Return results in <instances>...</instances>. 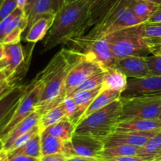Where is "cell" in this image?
<instances>
[{"label":"cell","mask_w":161,"mask_h":161,"mask_svg":"<svg viewBox=\"0 0 161 161\" xmlns=\"http://www.w3.org/2000/svg\"><path fill=\"white\" fill-rule=\"evenodd\" d=\"M96 3V0H75L64 3L55 15L53 25L43 39L42 52L83 36L94 24Z\"/></svg>","instance_id":"cell-1"},{"label":"cell","mask_w":161,"mask_h":161,"mask_svg":"<svg viewBox=\"0 0 161 161\" xmlns=\"http://www.w3.org/2000/svg\"><path fill=\"white\" fill-rule=\"evenodd\" d=\"M143 23L127 7V0H113V3L100 17L94 20V26L82 37L86 39H97L106 37L111 33Z\"/></svg>","instance_id":"cell-2"},{"label":"cell","mask_w":161,"mask_h":161,"mask_svg":"<svg viewBox=\"0 0 161 161\" xmlns=\"http://www.w3.org/2000/svg\"><path fill=\"white\" fill-rule=\"evenodd\" d=\"M121 115L122 102L119 98L80 119L75 126L74 134L90 135L105 140L116 131Z\"/></svg>","instance_id":"cell-3"},{"label":"cell","mask_w":161,"mask_h":161,"mask_svg":"<svg viewBox=\"0 0 161 161\" xmlns=\"http://www.w3.org/2000/svg\"><path fill=\"white\" fill-rule=\"evenodd\" d=\"M116 60L128 56L146 57L160 48L146 39L130 36L119 30L105 37Z\"/></svg>","instance_id":"cell-4"},{"label":"cell","mask_w":161,"mask_h":161,"mask_svg":"<svg viewBox=\"0 0 161 161\" xmlns=\"http://www.w3.org/2000/svg\"><path fill=\"white\" fill-rule=\"evenodd\" d=\"M67 44L71 50L84 53L104 69L114 66L116 60L105 38L97 39H86L82 36L70 39Z\"/></svg>","instance_id":"cell-5"},{"label":"cell","mask_w":161,"mask_h":161,"mask_svg":"<svg viewBox=\"0 0 161 161\" xmlns=\"http://www.w3.org/2000/svg\"><path fill=\"white\" fill-rule=\"evenodd\" d=\"M120 120L127 119H158L161 109V96L122 97Z\"/></svg>","instance_id":"cell-6"},{"label":"cell","mask_w":161,"mask_h":161,"mask_svg":"<svg viewBox=\"0 0 161 161\" xmlns=\"http://www.w3.org/2000/svg\"><path fill=\"white\" fill-rule=\"evenodd\" d=\"M44 83L35 79L30 84L29 89L20 100L7 124L0 130V140L4 138L17 124L36 111L43 91Z\"/></svg>","instance_id":"cell-7"},{"label":"cell","mask_w":161,"mask_h":161,"mask_svg":"<svg viewBox=\"0 0 161 161\" xmlns=\"http://www.w3.org/2000/svg\"><path fill=\"white\" fill-rule=\"evenodd\" d=\"M104 148V140L90 135L74 134L70 140L64 141L63 154L67 158L77 156L102 159Z\"/></svg>","instance_id":"cell-8"},{"label":"cell","mask_w":161,"mask_h":161,"mask_svg":"<svg viewBox=\"0 0 161 161\" xmlns=\"http://www.w3.org/2000/svg\"><path fill=\"white\" fill-rule=\"evenodd\" d=\"M102 71H104V69L98 63L85 54L84 58L71 69L66 79L61 95L59 96L56 102V106L60 105L62 102L63 99L69 95L79 85L81 84L84 80L94 74Z\"/></svg>","instance_id":"cell-9"},{"label":"cell","mask_w":161,"mask_h":161,"mask_svg":"<svg viewBox=\"0 0 161 161\" xmlns=\"http://www.w3.org/2000/svg\"><path fill=\"white\" fill-rule=\"evenodd\" d=\"M161 96V76L148 75L143 78H127L122 97H154Z\"/></svg>","instance_id":"cell-10"},{"label":"cell","mask_w":161,"mask_h":161,"mask_svg":"<svg viewBox=\"0 0 161 161\" xmlns=\"http://www.w3.org/2000/svg\"><path fill=\"white\" fill-rule=\"evenodd\" d=\"M4 50L5 69L9 77L18 82L19 73L22 69H28V66H25V55L21 44L20 42L4 44Z\"/></svg>","instance_id":"cell-11"},{"label":"cell","mask_w":161,"mask_h":161,"mask_svg":"<svg viewBox=\"0 0 161 161\" xmlns=\"http://www.w3.org/2000/svg\"><path fill=\"white\" fill-rule=\"evenodd\" d=\"M29 85H17L0 99V130L7 124L14 110L27 91Z\"/></svg>","instance_id":"cell-12"},{"label":"cell","mask_w":161,"mask_h":161,"mask_svg":"<svg viewBox=\"0 0 161 161\" xmlns=\"http://www.w3.org/2000/svg\"><path fill=\"white\" fill-rule=\"evenodd\" d=\"M159 130L146 132H113L104 140L105 148L110 146L128 145L142 147L148 140L153 137Z\"/></svg>","instance_id":"cell-13"},{"label":"cell","mask_w":161,"mask_h":161,"mask_svg":"<svg viewBox=\"0 0 161 161\" xmlns=\"http://www.w3.org/2000/svg\"><path fill=\"white\" fill-rule=\"evenodd\" d=\"M114 67L127 78H143L150 75L145 57L128 56L116 60Z\"/></svg>","instance_id":"cell-14"},{"label":"cell","mask_w":161,"mask_h":161,"mask_svg":"<svg viewBox=\"0 0 161 161\" xmlns=\"http://www.w3.org/2000/svg\"><path fill=\"white\" fill-rule=\"evenodd\" d=\"M121 31L130 36L146 39L153 45L161 48V24L143 22Z\"/></svg>","instance_id":"cell-15"},{"label":"cell","mask_w":161,"mask_h":161,"mask_svg":"<svg viewBox=\"0 0 161 161\" xmlns=\"http://www.w3.org/2000/svg\"><path fill=\"white\" fill-rule=\"evenodd\" d=\"M40 116V114L39 113L35 111L28 117H26L25 119L20 121L18 124H17L9 134L1 140L3 144V149L8 152L17 138L31 130L36 125H38Z\"/></svg>","instance_id":"cell-16"},{"label":"cell","mask_w":161,"mask_h":161,"mask_svg":"<svg viewBox=\"0 0 161 161\" xmlns=\"http://www.w3.org/2000/svg\"><path fill=\"white\" fill-rule=\"evenodd\" d=\"M161 130L159 119H127L120 120L116 128V132H146Z\"/></svg>","instance_id":"cell-17"},{"label":"cell","mask_w":161,"mask_h":161,"mask_svg":"<svg viewBox=\"0 0 161 161\" xmlns=\"http://www.w3.org/2000/svg\"><path fill=\"white\" fill-rule=\"evenodd\" d=\"M103 90L102 86H98V87L95 88L93 90H88V91H78V92L75 93V94H72L69 97H72L73 99L74 102L75 103L77 106L76 112L75 114L73 115L70 119L75 126L78 124L79 121L80 120L83 115L84 114L86 110L91 105V102L94 101L96 96ZM67 97V96H66Z\"/></svg>","instance_id":"cell-18"},{"label":"cell","mask_w":161,"mask_h":161,"mask_svg":"<svg viewBox=\"0 0 161 161\" xmlns=\"http://www.w3.org/2000/svg\"><path fill=\"white\" fill-rule=\"evenodd\" d=\"M65 0H36L28 15V30L32 24L41 17L47 14H56L62 8Z\"/></svg>","instance_id":"cell-19"},{"label":"cell","mask_w":161,"mask_h":161,"mask_svg":"<svg viewBox=\"0 0 161 161\" xmlns=\"http://www.w3.org/2000/svg\"><path fill=\"white\" fill-rule=\"evenodd\" d=\"M55 15L56 14H47L39 17L28 29L25 36L27 42L36 43L43 39L53 25Z\"/></svg>","instance_id":"cell-20"},{"label":"cell","mask_w":161,"mask_h":161,"mask_svg":"<svg viewBox=\"0 0 161 161\" xmlns=\"http://www.w3.org/2000/svg\"><path fill=\"white\" fill-rule=\"evenodd\" d=\"M127 83V77L114 66L104 69L103 90H113L122 93L125 90Z\"/></svg>","instance_id":"cell-21"},{"label":"cell","mask_w":161,"mask_h":161,"mask_svg":"<svg viewBox=\"0 0 161 161\" xmlns=\"http://www.w3.org/2000/svg\"><path fill=\"white\" fill-rule=\"evenodd\" d=\"M121 92L118 91H113V90H102L94 99L87 109L86 110L84 114L81 117V119L86 117L88 115L107 106L108 105L111 104L112 102H115L116 100L120 98Z\"/></svg>","instance_id":"cell-22"},{"label":"cell","mask_w":161,"mask_h":161,"mask_svg":"<svg viewBox=\"0 0 161 161\" xmlns=\"http://www.w3.org/2000/svg\"><path fill=\"white\" fill-rule=\"evenodd\" d=\"M127 7L142 22H147L149 17L160 6L142 0H127Z\"/></svg>","instance_id":"cell-23"},{"label":"cell","mask_w":161,"mask_h":161,"mask_svg":"<svg viewBox=\"0 0 161 161\" xmlns=\"http://www.w3.org/2000/svg\"><path fill=\"white\" fill-rule=\"evenodd\" d=\"M75 124L69 118L64 117L59 122L50 126L44 130L59 139L68 141V140H70L73 136L75 133Z\"/></svg>","instance_id":"cell-24"},{"label":"cell","mask_w":161,"mask_h":161,"mask_svg":"<svg viewBox=\"0 0 161 161\" xmlns=\"http://www.w3.org/2000/svg\"><path fill=\"white\" fill-rule=\"evenodd\" d=\"M161 151V130L139 148L137 156L144 161H153Z\"/></svg>","instance_id":"cell-25"},{"label":"cell","mask_w":161,"mask_h":161,"mask_svg":"<svg viewBox=\"0 0 161 161\" xmlns=\"http://www.w3.org/2000/svg\"><path fill=\"white\" fill-rule=\"evenodd\" d=\"M40 143L42 156L63 153L64 141L53 136L46 130L40 132Z\"/></svg>","instance_id":"cell-26"},{"label":"cell","mask_w":161,"mask_h":161,"mask_svg":"<svg viewBox=\"0 0 161 161\" xmlns=\"http://www.w3.org/2000/svg\"><path fill=\"white\" fill-rule=\"evenodd\" d=\"M64 117H66L65 112L61 103L58 106L47 110L43 114L41 115L40 119H39V124H38L39 131H43L47 127L57 124Z\"/></svg>","instance_id":"cell-27"},{"label":"cell","mask_w":161,"mask_h":161,"mask_svg":"<svg viewBox=\"0 0 161 161\" xmlns=\"http://www.w3.org/2000/svg\"><path fill=\"white\" fill-rule=\"evenodd\" d=\"M9 155H25L28 157L40 158L41 153V143H40V133L36 134L29 141L25 144L16 149L7 152Z\"/></svg>","instance_id":"cell-28"},{"label":"cell","mask_w":161,"mask_h":161,"mask_svg":"<svg viewBox=\"0 0 161 161\" xmlns=\"http://www.w3.org/2000/svg\"><path fill=\"white\" fill-rule=\"evenodd\" d=\"M139 148L138 146L128 145H119L104 148L102 153V159L105 161L113 157L122 156H137Z\"/></svg>","instance_id":"cell-29"},{"label":"cell","mask_w":161,"mask_h":161,"mask_svg":"<svg viewBox=\"0 0 161 161\" xmlns=\"http://www.w3.org/2000/svg\"><path fill=\"white\" fill-rule=\"evenodd\" d=\"M103 80L104 71H102V72H97V73L94 74L93 75L90 76L89 78L86 79V80H84V81H83L81 84L79 85L76 88H75V89H74L68 96L72 95V94H75V93L78 92V91L93 90L98 87V86H102Z\"/></svg>","instance_id":"cell-30"},{"label":"cell","mask_w":161,"mask_h":161,"mask_svg":"<svg viewBox=\"0 0 161 161\" xmlns=\"http://www.w3.org/2000/svg\"><path fill=\"white\" fill-rule=\"evenodd\" d=\"M149 73L153 75L161 76V56L157 53H153L150 56L145 57Z\"/></svg>","instance_id":"cell-31"},{"label":"cell","mask_w":161,"mask_h":161,"mask_svg":"<svg viewBox=\"0 0 161 161\" xmlns=\"http://www.w3.org/2000/svg\"><path fill=\"white\" fill-rule=\"evenodd\" d=\"M38 133H40V131H39V127H38V125H36V127H35L34 128L31 129V130H29L28 132L24 134V135H22L21 136L19 137L18 138H17L16 141L14 142V144L11 146L10 149H9V150L8 151V152H10V151L14 150V149H16L17 148L23 146L24 144H25L27 142L29 141L33 136H35V135Z\"/></svg>","instance_id":"cell-32"},{"label":"cell","mask_w":161,"mask_h":161,"mask_svg":"<svg viewBox=\"0 0 161 161\" xmlns=\"http://www.w3.org/2000/svg\"><path fill=\"white\" fill-rule=\"evenodd\" d=\"M17 8V0H4L0 7V21L13 14Z\"/></svg>","instance_id":"cell-33"},{"label":"cell","mask_w":161,"mask_h":161,"mask_svg":"<svg viewBox=\"0 0 161 161\" xmlns=\"http://www.w3.org/2000/svg\"><path fill=\"white\" fill-rule=\"evenodd\" d=\"M26 30V28L23 26H18L17 28L11 30L9 33L6 36L4 40H3V44H9V43H17L20 42L21 34Z\"/></svg>","instance_id":"cell-34"},{"label":"cell","mask_w":161,"mask_h":161,"mask_svg":"<svg viewBox=\"0 0 161 161\" xmlns=\"http://www.w3.org/2000/svg\"><path fill=\"white\" fill-rule=\"evenodd\" d=\"M61 104H62L63 107H64L66 117L71 119L73 116V115L75 114L77 109V106L75 102H74L73 99L71 97H69V96H67V97H65L63 99Z\"/></svg>","instance_id":"cell-35"},{"label":"cell","mask_w":161,"mask_h":161,"mask_svg":"<svg viewBox=\"0 0 161 161\" xmlns=\"http://www.w3.org/2000/svg\"><path fill=\"white\" fill-rule=\"evenodd\" d=\"M18 85V83L12 78H8L2 83H0V99L9 93L14 86Z\"/></svg>","instance_id":"cell-36"},{"label":"cell","mask_w":161,"mask_h":161,"mask_svg":"<svg viewBox=\"0 0 161 161\" xmlns=\"http://www.w3.org/2000/svg\"><path fill=\"white\" fill-rule=\"evenodd\" d=\"M67 157L63 153L50 154V155L41 156L39 161H66Z\"/></svg>","instance_id":"cell-37"},{"label":"cell","mask_w":161,"mask_h":161,"mask_svg":"<svg viewBox=\"0 0 161 161\" xmlns=\"http://www.w3.org/2000/svg\"><path fill=\"white\" fill-rule=\"evenodd\" d=\"M9 161H39V158L25 155H9Z\"/></svg>","instance_id":"cell-38"},{"label":"cell","mask_w":161,"mask_h":161,"mask_svg":"<svg viewBox=\"0 0 161 161\" xmlns=\"http://www.w3.org/2000/svg\"><path fill=\"white\" fill-rule=\"evenodd\" d=\"M105 161H144L138 156H122V157H113Z\"/></svg>","instance_id":"cell-39"},{"label":"cell","mask_w":161,"mask_h":161,"mask_svg":"<svg viewBox=\"0 0 161 161\" xmlns=\"http://www.w3.org/2000/svg\"><path fill=\"white\" fill-rule=\"evenodd\" d=\"M147 22L161 24V5L159 6L158 9L153 13V14L149 17V19L148 20Z\"/></svg>","instance_id":"cell-40"},{"label":"cell","mask_w":161,"mask_h":161,"mask_svg":"<svg viewBox=\"0 0 161 161\" xmlns=\"http://www.w3.org/2000/svg\"><path fill=\"white\" fill-rule=\"evenodd\" d=\"M66 161H104L102 159L92 158V157H71L67 158Z\"/></svg>","instance_id":"cell-41"},{"label":"cell","mask_w":161,"mask_h":161,"mask_svg":"<svg viewBox=\"0 0 161 161\" xmlns=\"http://www.w3.org/2000/svg\"><path fill=\"white\" fill-rule=\"evenodd\" d=\"M36 1V0H27L26 6H25V10H24V12H25V14L26 15V17H28V14H29L30 10L31 9V8H32L33 5H34L35 2Z\"/></svg>","instance_id":"cell-42"},{"label":"cell","mask_w":161,"mask_h":161,"mask_svg":"<svg viewBox=\"0 0 161 161\" xmlns=\"http://www.w3.org/2000/svg\"><path fill=\"white\" fill-rule=\"evenodd\" d=\"M9 75H8L7 72L5 69H1L0 70V83H2L3 82H4L5 80H7L9 78Z\"/></svg>","instance_id":"cell-43"},{"label":"cell","mask_w":161,"mask_h":161,"mask_svg":"<svg viewBox=\"0 0 161 161\" xmlns=\"http://www.w3.org/2000/svg\"><path fill=\"white\" fill-rule=\"evenodd\" d=\"M0 161H9L8 153L3 148L0 150Z\"/></svg>","instance_id":"cell-44"},{"label":"cell","mask_w":161,"mask_h":161,"mask_svg":"<svg viewBox=\"0 0 161 161\" xmlns=\"http://www.w3.org/2000/svg\"><path fill=\"white\" fill-rule=\"evenodd\" d=\"M17 8H19V9H20L23 11L25 10L27 0H17Z\"/></svg>","instance_id":"cell-45"},{"label":"cell","mask_w":161,"mask_h":161,"mask_svg":"<svg viewBox=\"0 0 161 161\" xmlns=\"http://www.w3.org/2000/svg\"><path fill=\"white\" fill-rule=\"evenodd\" d=\"M5 57V50H4V44L0 43V61L4 59Z\"/></svg>","instance_id":"cell-46"},{"label":"cell","mask_w":161,"mask_h":161,"mask_svg":"<svg viewBox=\"0 0 161 161\" xmlns=\"http://www.w3.org/2000/svg\"><path fill=\"white\" fill-rule=\"evenodd\" d=\"M142 1L149 2V3H154V4L159 5V6H160L161 5V0H142Z\"/></svg>","instance_id":"cell-47"},{"label":"cell","mask_w":161,"mask_h":161,"mask_svg":"<svg viewBox=\"0 0 161 161\" xmlns=\"http://www.w3.org/2000/svg\"><path fill=\"white\" fill-rule=\"evenodd\" d=\"M153 161H161V151L160 153H159L158 155H157V157L154 158V160Z\"/></svg>","instance_id":"cell-48"},{"label":"cell","mask_w":161,"mask_h":161,"mask_svg":"<svg viewBox=\"0 0 161 161\" xmlns=\"http://www.w3.org/2000/svg\"><path fill=\"white\" fill-rule=\"evenodd\" d=\"M5 68H6V64H5L4 61H3H3H0V70H1V69H5Z\"/></svg>","instance_id":"cell-49"},{"label":"cell","mask_w":161,"mask_h":161,"mask_svg":"<svg viewBox=\"0 0 161 161\" xmlns=\"http://www.w3.org/2000/svg\"><path fill=\"white\" fill-rule=\"evenodd\" d=\"M154 53H157V54L160 55V56H161V48L159 49V50H157V51H156Z\"/></svg>","instance_id":"cell-50"},{"label":"cell","mask_w":161,"mask_h":161,"mask_svg":"<svg viewBox=\"0 0 161 161\" xmlns=\"http://www.w3.org/2000/svg\"><path fill=\"white\" fill-rule=\"evenodd\" d=\"M3 142L1 141V140H0V150H1L2 149H3Z\"/></svg>","instance_id":"cell-51"},{"label":"cell","mask_w":161,"mask_h":161,"mask_svg":"<svg viewBox=\"0 0 161 161\" xmlns=\"http://www.w3.org/2000/svg\"><path fill=\"white\" fill-rule=\"evenodd\" d=\"M75 1V0H65V3H70V2H73Z\"/></svg>","instance_id":"cell-52"},{"label":"cell","mask_w":161,"mask_h":161,"mask_svg":"<svg viewBox=\"0 0 161 161\" xmlns=\"http://www.w3.org/2000/svg\"><path fill=\"white\" fill-rule=\"evenodd\" d=\"M158 119H160V120H161V109H160V115H159V117Z\"/></svg>","instance_id":"cell-53"},{"label":"cell","mask_w":161,"mask_h":161,"mask_svg":"<svg viewBox=\"0 0 161 161\" xmlns=\"http://www.w3.org/2000/svg\"><path fill=\"white\" fill-rule=\"evenodd\" d=\"M4 2V0H0V7H1L2 4H3V3Z\"/></svg>","instance_id":"cell-54"},{"label":"cell","mask_w":161,"mask_h":161,"mask_svg":"<svg viewBox=\"0 0 161 161\" xmlns=\"http://www.w3.org/2000/svg\"><path fill=\"white\" fill-rule=\"evenodd\" d=\"M100 1H107V0H100Z\"/></svg>","instance_id":"cell-55"}]
</instances>
